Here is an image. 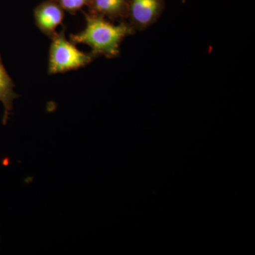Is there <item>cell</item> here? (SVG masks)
<instances>
[{"label": "cell", "mask_w": 255, "mask_h": 255, "mask_svg": "<svg viewBox=\"0 0 255 255\" xmlns=\"http://www.w3.org/2000/svg\"><path fill=\"white\" fill-rule=\"evenodd\" d=\"M85 27L78 33H72L70 41L74 44H85L92 49V54L98 58L104 55L108 58H116L120 53V46L127 36L135 33L127 21L114 22L102 16L82 11Z\"/></svg>", "instance_id": "obj_1"}, {"label": "cell", "mask_w": 255, "mask_h": 255, "mask_svg": "<svg viewBox=\"0 0 255 255\" xmlns=\"http://www.w3.org/2000/svg\"><path fill=\"white\" fill-rule=\"evenodd\" d=\"M63 26L51 39L48 58V73L49 75L65 73L84 68L97 57L91 52L85 53L79 50L73 42L68 41Z\"/></svg>", "instance_id": "obj_2"}, {"label": "cell", "mask_w": 255, "mask_h": 255, "mask_svg": "<svg viewBox=\"0 0 255 255\" xmlns=\"http://www.w3.org/2000/svg\"><path fill=\"white\" fill-rule=\"evenodd\" d=\"M165 0H128L127 22L135 31H143L162 16Z\"/></svg>", "instance_id": "obj_3"}, {"label": "cell", "mask_w": 255, "mask_h": 255, "mask_svg": "<svg viewBox=\"0 0 255 255\" xmlns=\"http://www.w3.org/2000/svg\"><path fill=\"white\" fill-rule=\"evenodd\" d=\"M65 12L53 0H46L33 10L35 23L40 31L52 38L58 33L57 28L63 23Z\"/></svg>", "instance_id": "obj_4"}, {"label": "cell", "mask_w": 255, "mask_h": 255, "mask_svg": "<svg viewBox=\"0 0 255 255\" xmlns=\"http://www.w3.org/2000/svg\"><path fill=\"white\" fill-rule=\"evenodd\" d=\"M87 7V12L112 22L127 21L128 0H90Z\"/></svg>", "instance_id": "obj_5"}, {"label": "cell", "mask_w": 255, "mask_h": 255, "mask_svg": "<svg viewBox=\"0 0 255 255\" xmlns=\"http://www.w3.org/2000/svg\"><path fill=\"white\" fill-rule=\"evenodd\" d=\"M15 85L6 71L0 54V102L4 106L2 124L6 125L13 110L14 101L19 96L14 92Z\"/></svg>", "instance_id": "obj_6"}, {"label": "cell", "mask_w": 255, "mask_h": 255, "mask_svg": "<svg viewBox=\"0 0 255 255\" xmlns=\"http://www.w3.org/2000/svg\"><path fill=\"white\" fill-rule=\"evenodd\" d=\"M69 14L75 15L82 8L87 6L90 0H53Z\"/></svg>", "instance_id": "obj_7"}]
</instances>
